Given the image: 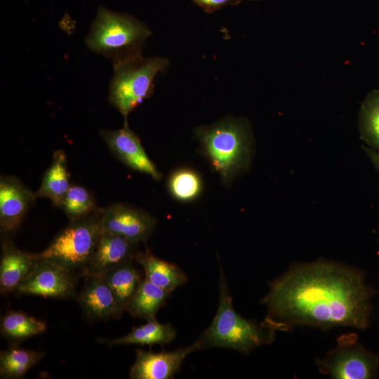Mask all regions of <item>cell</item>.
Wrapping results in <instances>:
<instances>
[{
  "label": "cell",
  "mask_w": 379,
  "mask_h": 379,
  "mask_svg": "<svg viewBox=\"0 0 379 379\" xmlns=\"http://www.w3.org/2000/svg\"><path fill=\"white\" fill-rule=\"evenodd\" d=\"M269 284L261 301L267 307L262 324L274 332L295 326L361 330L369 326L375 291L358 270L319 260L293 265Z\"/></svg>",
  "instance_id": "1"
},
{
  "label": "cell",
  "mask_w": 379,
  "mask_h": 379,
  "mask_svg": "<svg viewBox=\"0 0 379 379\" xmlns=\"http://www.w3.org/2000/svg\"><path fill=\"white\" fill-rule=\"evenodd\" d=\"M203 154L225 184L244 173L250 165L252 138L248 124L226 119L194 129Z\"/></svg>",
  "instance_id": "2"
},
{
  "label": "cell",
  "mask_w": 379,
  "mask_h": 379,
  "mask_svg": "<svg viewBox=\"0 0 379 379\" xmlns=\"http://www.w3.org/2000/svg\"><path fill=\"white\" fill-rule=\"evenodd\" d=\"M220 298L218 310L210 326L197 339L200 350L222 347L248 354L253 349L272 342L274 331L262 324H256L239 314L220 267Z\"/></svg>",
  "instance_id": "3"
},
{
  "label": "cell",
  "mask_w": 379,
  "mask_h": 379,
  "mask_svg": "<svg viewBox=\"0 0 379 379\" xmlns=\"http://www.w3.org/2000/svg\"><path fill=\"white\" fill-rule=\"evenodd\" d=\"M149 35L150 30L142 22L100 7L85 41L93 52L115 63L141 53V46Z\"/></svg>",
  "instance_id": "4"
},
{
  "label": "cell",
  "mask_w": 379,
  "mask_h": 379,
  "mask_svg": "<svg viewBox=\"0 0 379 379\" xmlns=\"http://www.w3.org/2000/svg\"><path fill=\"white\" fill-rule=\"evenodd\" d=\"M168 65L166 58H145L141 53L113 63L109 100L123 115L124 122L131 112L151 96L154 78Z\"/></svg>",
  "instance_id": "5"
},
{
  "label": "cell",
  "mask_w": 379,
  "mask_h": 379,
  "mask_svg": "<svg viewBox=\"0 0 379 379\" xmlns=\"http://www.w3.org/2000/svg\"><path fill=\"white\" fill-rule=\"evenodd\" d=\"M101 213L102 208L88 217L70 222L44 251L38 253L39 258L84 274L102 232Z\"/></svg>",
  "instance_id": "6"
},
{
  "label": "cell",
  "mask_w": 379,
  "mask_h": 379,
  "mask_svg": "<svg viewBox=\"0 0 379 379\" xmlns=\"http://www.w3.org/2000/svg\"><path fill=\"white\" fill-rule=\"evenodd\" d=\"M319 372L335 379H367L376 376L379 357L357 343L355 333L344 334L325 358L318 360Z\"/></svg>",
  "instance_id": "7"
},
{
  "label": "cell",
  "mask_w": 379,
  "mask_h": 379,
  "mask_svg": "<svg viewBox=\"0 0 379 379\" xmlns=\"http://www.w3.org/2000/svg\"><path fill=\"white\" fill-rule=\"evenodd\" d=\"M77 274L48 259H40L15 292L45 298H67L74 294Z\"/></svg>",
  "instance_id": "8"
},
{
  "label": "cell",
  "mask_w": 379,
  "mask_h": 379,
  "mask_svg": "<svg viewBox=\"0 0 379 379\" xmlns=\"http://www.w3.org/2000/svg\"><path fill=\"white\" fill-rule=\"evenodd\" d=\"M102 232L123 237L133 242L146 241L153 233L157 220L149 213L123 203L102 208Z\"/></svg>",
  "instance_id": "9"
},
{
  "label": "cell",
  "mask_w": 379,
  "mask_h": 379,
  "mask_svg": "<svg viewBox=\"0 0 379 379\" xmlns=\"http://www.w3.org/2000/svg\"><path fill=\"white\" fill-rule=\"evenodd\" d=\"M100 135L114 154L128 167L155 180L162 178V173L149 159L140 138L127 121L118 130L100 131Z\"/></svg>",
  "instance_id": "10"
},
{
  "label": "cell",
  "mask_w": 379,
  "mask_h": 379,
  "mask_svg": "<svg viewBox=\"0 0 379 379\" xmlns=\"http://www.w3.org/2000/svg\"><path fill=\"white\" fill-rule=\"evenodd\" d=\"M36 199L18 178L11 175L0 178V228L4 234L15 232Z\"/></svg>",
  "instance_id": "11"
},
{
  "label": "cell",
  "mask_w": 379,
  "mask_h": 379,
  "mask_svg": "<svg viewBox=\"0 0 379 379\" xmlns=\"http://www.w3.org/2000/svg\"><path fill=\"white\" fill-rule=\"evenodd\" d=\"M200 350L197 341L172 352L136 350V359L130 369L132 379H169L178 371L185 358Z\"/></svg>",
  "instance_id": "12"
},
{
  "label": "cell",
  "mask_w": 379,
  "mask_h": 379,
  "mask_svg": "<svg viewBox=\"0 0 379 379\" xmlns=\"http://www.w3.org/2000/svg\"><path fill=\"white\" fill-rule=\"evenodd\" d=\"M138 243L102 232L84 275L104 276L111 270L132 261Z\"/></svg>",
  "instance_id": "13"
},
{
  "label": "cell",
  "mask_w": 379,
  "mask_h": 379,
  "mask_svg": "<svg viewBox=\"0 0 379 379\" xmlns=\"http://www.w3.org/2000/svg\"><path fill=\"white\" fill-rule=\"evenodd\" d=\"M79 302L85 314L97 320L119 318L117 300L104 276L87 275Z\"/></svg>",
  "instance_id": "14"
},
{
  "label": "cell",
  "mask_w": 379,
  "mask_h": 379,
  "mask_svg": "<svg viewBox=\"0 0 379 379\" xmlns=\"http://www.w3.org/2000/svg\"><path fill=\"white\" fill-rule=\"evenodd\" d=\"M39 260L38 253L23 251L12 242L4 241L0 262L1 292L15 291L32 272Z\"/></svg>",
  "instance_id": "15"
},
{
  "label": "cell",
  "mask_w": 379,
  "mask_h": 379,
  "mask_svg": "<svg viewBox=\"0 0 379 379\" xmlns=\"http://www.w3.org/2000/svg\"><path fill=\"white\" fill-rule=\"evenodd\" d=\"M134 260L143 268L146 280L166 291L172 293L188 281L178 265L157 258L148 248L136 252Z\"/></svg>",
  "instance_id": "16"
},
{
  "label": "cell",
  "mask_w": 379,
  "mask_h": 379,
  "mask_svg": "<svg viewBox=\"0 0 379 379\" xmlns=\"http://www.w3.org/2000/svg\"><path fill=\"white\" fill-rule=\"evenodd\" d=\"M69 178L65 152L62 149H58L54 152L52 162L35 192L36 197L48 198L55 206L60 208L71 186Z\"/></svg>",
  "instance_id": "17"
},
{
  "label": "cell",
  "mask_w": 379,
  "mask_h": 379,
  "mask_svg": "<svg viewBox=\"0 0 379 379\" xmlns=\"http://www.w3.org/2000/svg\"><path fill=\"white\" fill-rule=\"evenodd\" d=\"M176 336L174 327L170 324H161L157 319L147 321L138 327L133 326L130 333L114 339H100L101 343L109 345H164L171 343Z\"/></svg>",
  "instance_id": "18"
},
{
  "label": "cell",
  "mask_w": 379,
  "mask_h": 379,
  "mask_svg": "<svg viewBox=\"0 0 379 379\" xmlns=\"http://www.w3.org/2000/svg\"><path fill=\"white\" fill-rule=\"evenodd\" d=\"M171 293L145 279L128 304L126 311L134 318L146 321L156 319L158 311L165 305Z\"/></svg>",
  "instance_id": "19"
},
{
  "label": "cell",
  "mask_w": 379,
  "mask_h": 379,
  "mask_svg": "<svg viewBox=\"0 0 379 379\" xmlns=\"http://www.w3.org/2000/svg\"><path fill=\"white\" fill-rule=\"evenodd\" d=\"M104 277L114 293L119 309L123 313L142 281L138 270L133 265V260L111 270L104 275Z\"/></svg>",
  "instance_id": "20"
},
{
  "label": "cell",
  "mask_w": 379,
  "mask_h": 379,
  "mask_svg": "<svg viewBox=\"0 0 379 379\" xmlns=\"http://www.w3.org/2000/svg\"><path fill=\"white\" fill-rule=\"evenodd\" d=\"M170 195L176 201L190 203L199 199L204 190L200 174L190 167H180L173 170L166 181Z\"/></svg>",
  "instance_id": "21"
},
{
  "label": "cell",
  "mask_w": 379,
  "mask_h": 379,
  "mask_svg": "<svg viewBox=\"0 0 379 379\" xmlns=\"http://www.w3.org/2000/svg\"><path fill=\"white\" fill-rule=\"evenodd\" d=\"M44 321L20 311L7 312L1 321L2 336L13 342H20L43 333Z\"/></svg>",
  "instance_id": "22"
},
{
  "label": "cell",
  "mask_w": 379,
  "mask_h": 379,
  "mask_svg": "<svg viewBox=\"0 0 379 379\" xmlns=\"http://www.w3.org/2000/svg\"><path fill=\"white\" fill-rule=\"evenodd\" d=\"M43 356L41 352L15 346L1 351L0 376L3 378H20L36 365Z\"/></svg>",
  "instance_id": "23"
},
{
  "label": "cell",
  "mask_w": 379,
  "mask_h": 379,
  "mask_svg": "<svg viewBox=\"0 0 379 379\" xmlns=\"http://www.w3.org/2000/svg\"><path fill=\"white\" fill-rule=\"evenodd\" d=\"M361 139L369 148L379 152V91H373L364 99L359 114Z\"/></svg>",
  "instance_id": "24"
},
{
  "label": "cell",
  "mask_w": 379,
  "mask_h": 379,
  "mask_svg": "<svg viewBox=\"0 0 379 379\" xmlns=\"http://www.w3.org/2000/svg\"><path fill=\"white\" fill-rule=\"evenodd\" d=\"M60 208L70 222L88 217L101 208L96 205L94 196L78 185H71Z\"/></svg>",
  "instance_id": "25"
},
{
  "label": "cell",
  "mask_w": 379,
  "mask_h": 379,
  "mask_svg": "<svg viewBox=\"0 0 379 379\" xmlns=\"http://www.w3.org/2000/svg\"><path fill=\"white\" fill-rule=\"evenodd\" d=\"M195 4L206 11H213L229 4H234L239 0H193Z\"/></svg>",
  "instance_id": "26"
},
{
  "label": "cell",
  "mask_w": 379,
  "mask_h": 379,
  "mask_svg": "<svg viewBox=\"0 0 379 379\" xmlns=\"http://www.w3.org/2000/svg\"><path fill=\"white\" fill-rule=\"evenodd\" d=\"M363 150L369 158L375 170L379 173V152H375L368 147H363Z\"/></svg>",
  "instance_id": "27"
}]
</instances>
